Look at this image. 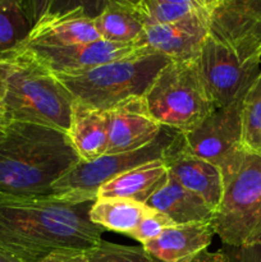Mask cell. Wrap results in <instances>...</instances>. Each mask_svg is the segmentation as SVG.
I'll list each match as a JSON object with an SVG mask.
<instances>
[{
    "label": "cell",
    "mask_w": 261,
    "mask_h": 262,
    "mask_svg": "<svg viewBox=\"0 0 261 262\" xmlns=\"http://www.w3.org/2000/svg\"><path fill=\"white\" fill-rule=\"evenodd\" d=\"M92 204L0 192V248L20 262H40L59 251L86 252L105 232L90 219Z\"/></svg>",
    "instance_id": "obj_1"
},
{
    "label": "cell",
    "mask_w": 261,
    "mask_h": 262,
    "mask_svg": "<svg viewBox=\"0 0 261 262\" xmlns=\"http://www.w3.org/2000/svg\"><path fill=\"white\" fill-rule=\"evenodd\" d=\"M0 192L48 196L81 158L63 130L26 122H2Z\"/></svg>",
    "instance_id": "obj_2"
},
{
    "label": "cell",
    "mask_w": 261,
    "mask_h": 262,
    "mask_svg": "<svg viewBox=\"0 0 261 262\" xmlns=\"http://www.w3.org/2000/svg\"><path fill=\"white\" fill-rule=\"evenodd\" d=\"M4 63L3 122L33 123L68 132L74 97L55 74L22 51H15Z\"/></svg>",
    "instance_id": "obj_3"
},
{
    "label": "cell",
    "mask_w": 261,
    "mask_h": 262,
    "mask_svg": "<svg viewBox=\"0 0 261 262\" xmlns=\"http://www.w3.org/2000/svg\"><path fill=\"white\" fill-rule=\"evenodd\" d=\"M168 63L170 60L166 56L145 51L82 73L56 74V78L74 100L109 112L127 100L145 96L159 72Z\"/></svg>",
    "instance_id": "obj_4"
},
{
    "label": "cell",
    "mask_w": 261,
    "mask_h": 262,
    "mask_svg": "<svg viewBox=\"0 0 261 262\" xmlns=\"http://www.w3.org/2000/svg\"><path fill=\"white\" fill-rule=\"evenodd\" d=\"M143 101L159 124L183 135L193 130L216 110L194 61L166 64L154 79Z\"/></svg>",
    "instance_id": "obj_5"
},
{
    "label": "cell",
    "mask_w": 261,
    "mask_h": 262,
    "mask_svg": "<svg viewBox=\"0 0 261 262\" xmlns=\"http://www.w3.org/2000/svg\"><path fill=\"white\" fill-rule=\"evenodd\" d=\"M212 225L225 245H261V155L246 152L238 170L224 182Z\"/></svg>",
    "instance_id": "obj_6"
},
{
    "label": "cell",
    "mask_w": 261,
    "mask_h": 262,
    "mask_svg": "<svg viewBox=\"0 0 261 262\" xmlns=\"http://www.w3.org/2000/svg\"><path fill=\"white\" fill-rule=\"evenodd\" d=\"M183 146V133L163 127L153 142L138 150L105 154L89 163L81 161L54 184L50 194L67 201H95L100 187L110 179L150 161L165 160Z\"/></svg>",
    "instance_id": "obj_7"
},
{
    "label": "cell",
    "mask_w": 261,
    "mask_h": 262,
    "mask_svg": "<svg viewBox=\"0 0 261 262\" xmlns=\"http://www.w3.org/2000/svg\"><path fill=\"white\" fill-rule=\"evenodd\" d=\"M242 102L243 96L214 110L193 130L183 135L184 148L217 166L223 182L238 170L247 152L242 143Z\"/></svg>",
    "instance_id": "obj_8"
},
{
    "label": "cell",
    "mask_w": 261,
    "mask_h": 262,
    "mask_svg": "<svg viewBox=\"0 0 261 262\" xmlns=\"http://www.w3.org/2000/svg\"><path fill=\"white\" fill-rule=\"evenodd\" d=\"M209 36L245 66H261V0H222L210 13Z\"/></svg>",
    "instance_id": "obj_9"
},
{
    "label": "cell",
    "mask_w": 261,
    "mask_h": 262,
    "mask_svg": "<svg viewBox=\"0 0 261 262\" xmlns=\"http://www.w3.org/2000/svg\"><path fill=\"white\" fill-rule=\"evenodd\" d=\"M205 90L216 109L245 96L261 69L241 63L225 46L207 36L194 60Z\"/></svg>",
    "instance_id": "obj_10"
},
{
    "label": "cell",
    "mask_w": 261,
    "mask_h": 262,
    "mask_svg": "<svg viewBox=\"0 0 261 262\" xmlns=\"http://www.w3.org/2000/svg\"><path fill=\"white\" fill-rule=\"evenodd\" d=\"M17 51L30 55L56 76L82 73L102 64L137 55L148 50L137 48L136 43L97 40L94 42L68 46L23 45Z\"/></svg>",
    "instance_id": "obj_11"
},
{
    "label": "cell",
    "mask_w": 261,
    "mask_h": 262,
    "mask_svg": "<svg viewBox=\"0 0 261 262\" xmlns=\"http://www.w3.org/2000/svg\"><path fill=\"white\" fill-rule=\"evenodd\" d=\"M209 19L210 12H194L176 22L147 26L135 43L170 61H194L209 36Z\"/></svg>",
    "instance_id": "obj_12"
},
{
    "label": "cell",
    "mask_w": 261,
    "mask_h": 262,
    "mask_svg": "<svg viewBox=\"0 0 261 262\" xmlns=\"http://www.w3.org/2000/svg\"><path fill=\"white\" fill-rule=\"evenodd\" d=\"M161 128L146 109L143 97L127 100L107 112L106 154L138 150L153 142Z\"/></svg>",
    "instance_id": "obj_13"
},
{
    "label": "cell",
    "mask_w": 261,
    "mask_h": 262,
    "mask_svg": "<svg viewBox=\"0 0 261 262\" xmlns=\"http://www.w3.org/2000/svg\"><path fill=\"white\" fill-rule=\"evenodd\" d=\"M168 171L188 191L201 197L216 211L224 191L222 171L214 164L192 155L183 147L165 159Z\"/></svg>",
    "instance_id": "obj_14"
},
{
    "label": "cell",
    "mask_w": 261,
    "mask_h": 262,
    "mask_svg": "<svg viewBox=\"0 0 261 262\" xmlns=\"http://www.w3.org/2000/svg\"><path fill=\"white\" fill-rule=\"evenodd\" d=\"M214 234L212 223L173 225L142 247L158 262H184L206 250Z\"/></svg>",
    "instance_id": "obj_15"
},
{
    "label": "cell",
    "mask_w": 261,
    "mask_h": 262,
    "mask_svg": "<svg viewBox=\"0 0 261 262\" xmlns=\"http://www.w3.org/2000/svg\"><path fill=\"white\" fill-rule=\"evenodd\" d=\"M150 209L168 216L176 225L212 223L215 211L200 196L184 188L168 171L165 182L146 201Z\"/></svg>",
    "instance_id": "obj_16"
},
{
    "label": "cell",
    "mask_w": 261,
    "mask_h": 262,
    "mask_svg": "<svg viewBox=\"0 0 261 262\" xmlns=\"http://www.w3.org/2000/svg\"><path fill=\"white\" fill-rule=\"evenodd\" d=\"M67 135L81 161L101 158L107 148V112L74 100Z\"/></svg>",
    "instance_id": "obj_17"
},
{
    "label": "cell",
    "mask_w": 261,
    "mask_h": 262,
    "mask_svg": "<svg viewBox=\"0 0 261 262\" xmlns=\"http://www.w3.org/2000/svg\"><path fill=\"white\" fill-rule=\"evenodd\" d=\"M97 40H101V37L95 26V19L68 14L41 18L32 26L23 45L68 46Z\"/></svg>",
    "instance_id": "obj_18"
},
{
    "label": "cell",
    "mask_w": 261,
    "mask_h": 262,
    "mask_svg": "<svg viewBox=\"0 0 261 262\" xmlns=\"http://www.w3.org/2000/svg\"><path fill=\"white\" fill-rule=\"evenodd\" d=\"M168 168L164 160L146 163L110 179L99 188L96 199H129L146 204L165 182Z\"/></svg>",
    "instance_id": "obj_19"
},
{
    "label": "cell",
    "mask_w": 261,
    "mask_h": 262,
    "mask_svg": "<svg viewBox=\"0 0 261 262\" xmlns=\"http://www.w3.org/2000/svg\"><path fill=\"white\" fill-rule=\"evenodd\" d=\"M151 211L142 202L129 199H96L90 210V219L104 230L129 235Z\"/></svg>",
    "instance_id": "obj_20"
},
{
    "label": "cell",
    "mask_w": 261,
    "mask_h": 262,
    "mask_svg": "<svg viewBox=\"0 0 261 262\" xmlns=\"http://www.w3.org/2000/svg\"><path fill=\"white\" fill-rule=\"evenodd\" d=\"M136 4L114 3L95 19L101 40L119 43H135L142 35L145 25L141 20Z\"/></svg>",
    "instance_id": "obj_21"
},
{
    "label": "cell",
    "mask_w": 261,
    "mask_h": 262,
    "mask_svg": "<svg viewBox=\"0 0 261 262\" xmlns=\"http://www.w3.org/2000/svg\"><path fill=\"white\" fill-rule=\"evenodd\" d=\"M32 30L23 0H0V60L9 59Z\"/></svg>",
    "instance_id": "obj_22"
},
{
    "label": "cell",
    "mask_w": 261,
    "mask_h": 262,
    "mask_svg": "<svg viewBox=\"0 0 261 262\" xmlns=\"http://www.w3.org/2000/svg\"><path fill=\"white\" fill-rule=\"evenodd\" d=\"M242 143L247 152L261 155V71L243 96Z\"/></svg>",
    "instance_id": "obj_23"
},
{
    "label": "cell",
    "mask_w": 261,
    "mask_h": 262,
    "mask_svg": "<svg viewBox=\"0 0 261 262\" xmlns=\"http://www.w3.org/2000/svg\"><path fill=\"white\" fill-rule=\"evenodd\" d=\"M135 8L145 27L176 22L192 13L201 12V10L186 7V5L171 4V3L160 2V0H140L135 5Z\"/></svg>",
    "instance_id": "obj_24"
},
{
    "label": "cell",
    "mask_w": 261,
    "mask_h": 262,
    "mask_svg": "<svg viewBox=\"0 0 261 262\" xmlns=\"http://www.w3.org/2000/svg\"><path fill=\"white\" fill-rule=\"evenodd\" d=\"M87 262H158L142 246H123L102 239L100 245L86 251Z\"/></svg>",
    "instance_id": "obj_25"
},
{
    "label": "cell",
    "mask_w": 261,
    "mask_h": 262,
    "mask_svg": "<svg viewBox=\"0 0 261 262\" xmlns=\"http://www.w3.org/2000/svg\"><path fill=\"white\" fill-rule=\"evenodd\" d=\"M140 0H53L44 17H63L73 14L96 19L107 7L114 3L137 4Z\"/></svg>",
    "instance_id": "obj_26"
},
{
    "label": "cell",
    "mask_w": 261,
    "mask_h": 262,
    "mask_svg": "<svg viewBox=\"0 0 261 262\" xmlns=\"http://www.w3.org/2000/svg\"><path fill=\"white\" fill-rule=\"evenodd\" d=\"M173 225L176 224L168 216L156 211V210L151 209V211L141 220L138 227L128 237L133 238L135 241L140 242L141 245H143V243L158 237L164 229L173 227Z\"/></svg>",
    "instance_id": "obj_27"
},
{
    "label": "cell",
    "mask_w": 261,
    "mask_h": 262,
    "mask_svg": "<svg viewBox=\"0 0 261 262\" xmlns=\"http://www.w3.org/2000/svg\"><path fill=\"white\" fill-rule=\"evenodd\" d=\"M40 262H87L86 252L82 251H59L49 255Z\"/></svg>",
    "instance_id": "obj_28"
},
{
    "label": "cell",
    "mask_w": 261,
    "mask_h": 262,
    "mask_svg": "<svg viewBox=\"0 0 261 262\" xmlns=\"http://www.w3.org/2000/svg\"><path fill=\"white\" fill-rule=\"evenodd\" d=\"M53 0H30V9H28V15L32 26L37 23L44 15L48 12Z\"/></svg>",
    "instance_id": "obj_29"
},
{
    "label": "cell",
    "mask_w": 261,
    "mask_h": 262,
    "mask_svg": "<svg viewBox=\"0 0 261 262\" xmlns=\"http://www.w3.org/2000/svg\"><path fill=\"white\" fill-rule=\"evenodd\" d=\"M237 262H261V245L237 248Z\"/></svg>",
    "instance_id": "obj_30"
},
{
    "label": "cell",
    "mask_w": 261,
    "mask_h": 262,
    "mask_svg": "<svg viewBox=\"0 0 261 262\" xmlns=\"http://www.w3.org/2000/svg\"><path fill=\"white\" fill-rule=\"evenodd\" d=\"M184 262H232L230 258L225 255L222 251H216V252H209L207 250L201 251L193 257Z\"/></svg>",
    "instance_id": "obj_31"
},
{
    "label": "cell",
    "mask_w": 261,
    "mask_h": 262,
    "mask_svg": "<svg viewBox=\"0 0 261 262\" xmlns=\"http://www.w3.org/2000/svg\"><path fill=\"white\" fill-rule=\"evenodd\" d=\"M7 73L4 60H0V120L3 122L5 114V94H7Z\"/></svg>",
    "instance_id": "obj_32"
},
{
    "label": "cell",
    "mask_w": 261,
    "mask_h": 262,
    "mask_svg": "<svg viewBox=\"0 0 261 262\" xmlns=\"http://www.w3.org/2000/svg\"><path fill=\"white\" fill-rule=\"evenodd\" d=\"M160 2L171 3V4L186 5V7L192 8V9L201 10V12H212V9L209 7L206 0H160Z\"/></svg>",
    "instance_id": "obj_33"
},
{
    "label": "cell",
    "mask_w": 261,
    "mask_h": 262,
    "mask_svg": "<svg viewBox=\"0 0 261 262\" xmlns=\"http://www.w3.org/2000/svg\"><path fill=\"white\" fill-rule=\"evenodd\" d=\"M0 262H20V261L18 260L17 257H14L13 255L5 252L4 250H2V248H0Z\"/></svg>",
    "instance_id": "obj_34"
},
{
    "label": "cell",
    "mask_w": 261,
    "mask_h": 262,
    "mask_svg": "<svg viewBox=\"0 0 261 262\" xmlns=\"http://www.w3.org/2000/svg\"><path fill=\"white\" fill-rule=\"evenodd\" d=\"M220 2H222V0H206V3L209 4V7L211 8V9H214V8L216 7Z\"/></svg>",
    "instance_id": "obj_35"
},
{
    "label": "cell",
    "mask_w": 261,
    "mask_h": 262,
    "mask_svg": "<svg viewBox=\"0 0 261 262\" xmlns=\"http://www.w3.org/2000/svg\"><path fill=\"white\" fill-rule=\"evenodd\" d=\"M2 137H3V123L2 120H0V140H2Z\"/></svg>",
    "instance_id": "obj_36"
}]
</instances>
